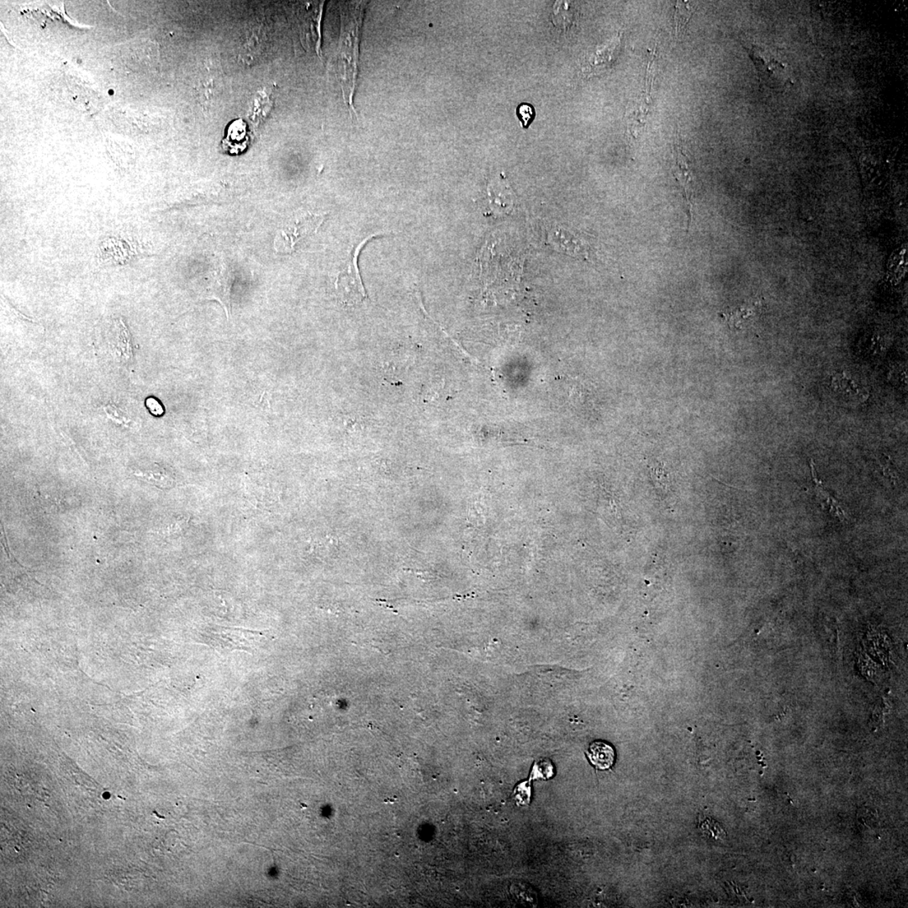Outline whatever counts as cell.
<instances>
[{
    "label": "cell",
    "mask_w": 908,
    "mask_h": 908,
    "mask_svg": "<svg viewBox=\"0 0 908 908\" xmlns=\"http://www.w3.org/2000/svg\"><path fill=\"white\" fill-rule=\"evenodd\" d=\"M366 4L367 2L354 1L340 6L342 30L337 55L338 78L347 107L356 117L354 97L359 73L360 29Z\"/></svg>",
    "instance_id": "cell-1"
},
{
    "label": "cell",
    "mask_w": 908,
    "mask_h": 908,
    "mask_svg": "<svg viewBox=\"0 0 908 908\" xmlns=\"http://www.w3.org/2000/svg\"><path fill=\"white\" fill-rule=\"evenodd\" d=\"M381 235L374 234L361 241L359 244L352 248L346 259L342 270L338 273L335 285L338 297L342 302L347 305H354L367 298V294L361 279L358 259L364 246L374 238Z\"/></svg>",
    "instance_id": "cell-2"
},
{
    "label": "cell",
    "mask_w": 908,
    "mask_h": 908,
    "mask_svg": "<svg viewBox=\"0 0 908 908\" xmlns=\"http://www.w3.org/2000/svg\"><path fill=\"white\" fill-rule=\"evenodd\" d=\"M322 216L307 214L300 216L299 218L290 222L288 227L280 231L275 238V248L280 251L290 253L295 251V246L301 239L307 238L319 228L323 222Z\"/></svg>",
    "instance_id": "cell-3"
},
{
    "label": "cell",
    "mask_w": 908,
    "mask_h": 908,
    "mask_svg": "<svg viewBox=\"0 0 908 908\" xmlns=\"http://www.w3.org/2000/svg\"><path fill=\"white\" fill-rule=\"evenodd\" d=\"M748 53L761 80L769 85L784 83L786 76L785 64L780 61L770 51L753 46Z\"/></svg>",
    "instance_id": "cell-4"
},
{
    "label": "cell",
    "mask_w": 908,
    "mask_h": 908,
    "mask_svg": "<svg viewBox=\"0 0 908 908\" xmlns=\"http://www.w3.org/2000/svg\"><path fill=\"white\" fill-rule=\"evenodd\" d=\"M675 166L674 168V175L680 186L682 187L684 191V197L687 205V212L690 217V221L692 218V207L694 204L695 191H696V179L692 172V168L689 164L687 157L685 155L682 148L676 145L675 147Z\"/></svg>",
    "instance_id": "cell-5"
},
{
    "label": "cell",
    "mask_w": 908,
    "mask_h": 908,
    "mask_svg": "<svg viewBox=\"0 0 908 908\" xmlns=\"http://www.w3.org/2000/svg\"><path fill=\"white\" fill-rule=\"evenodd\" d=\"M810 467L811 470H812L815 493H816L818 502L822 505L823 508L828 509L829 512L840 519L841 522H845L846 515L844 510L841 507L840 502L833 498L831 494L824 488L823 482L818 479L813 460L810 461Z\"/></svg>",
    "instance_id": "cell-6"
},
{
    "label": "cell",
    "mask_w": 908,
    "mask_h": 908,
    "mask_svg": "<svg viewBox=\"0 0 908 908\" xmlns=\"http://www.w3.org/2000/svg\"><path fill=\"white\" fill-rule=\"evenodd\" d=\"M591 763L598 770H608L615 762V750L602 741H596L590 745L586 753Z\"/></svg>",
    "instance_id": "cell-7"
},
{
    "label": "cell",
    "mask_w": 908,
    "mask_h": 908,
    "mask_svg": "<svg viewBox=\"0 0 908 908\" xmlns=\"http://www.w3.org/2000/svg\"><path fill=\"white\" fill-rule=\"evenodd\" d=\"M618 44L619 38L613 39L608 46H606L604 48L597 51L596 54L590 59V67L591 68V70H593L591 73H594L596 70H600L602 68H606V66L611 63V62L604 57H606V56H608V57H613L615 50L617 49Z\"/></svg>",
    "instance_id": "cell-8"
},
{
    "label": "cell",
    "mask_w": 908,
    "mask_h": 908,
    "mask_svg": "<svg viewBox=\"0 0 908 908\" xmlns=\"http://www.w3.org/2000/svg\"><path fill=\"white\" fill-rule=\"evenodd\" d=\"M692 9H690L689 2L678 1L676 2L675 22L676 33H680L683 31L685 26L692 16Z\"/></svg>",
    "instance_id": "cell-9"
},
{
    "label": "cell",
    "mask_w": 908,
    "mask_h": 908,
    "mask_svg": "<svg viewBox=\"0 0 908 908\" xmlns=\"http://www.w3.org/2000/svg\"><path fill=\"white\" fill-rule=\"evenodd\" d=\"M560 246H562L565 251L571 252L574 256H581L586 253L585 246L573 236L560 233Z\"/></svg>",
    "instance_id": "cell-10"
},
{
    "label": "cell",
    "mask_w": 908,
    "mask_h": 908,
    "mask_svg": "<svg viewBox=\"0 0 908 908\" xmlns=\"http://www.w3.org/2000/svg\"><path fill=\"white\" fill-rule=\"evenodd\" d=\"M754 316V310L752 308L743 307L731 310V312L724 314L727 322L731 327H740L743 325L744 320Z\"/></svg>",
    "instance_id": "cell-11"
},
{
    "label": "cell",
    "mask_w": 908,
    "mask_h": 908,
    "mask_svg": "<svg viewBox=\"0 0 908 908\" xmlns=\"http://www.w3.org/2000/svg\"><path fill=\"white\" fill-rule=\"evenodd\" d=\"M517 115L521 120L523 128H527L534 122L536 112L534 106L530 104H521L517 108Z\"/></svg>",
    "instance_id": "cell-12"
},
{
    "label": "cell",
    "mask_w": 908,
    "mask_h": 908,
    "mask_svg": "<svg viewBox=\"0 0 908 908\" xmlns=\"http://www.w3.org/2000/svg\"><path fill=\"white\" fill-rule=\"evenodd\" d=\"M147 406L152 415L159 416L164 414L163 406L154 398H148Z\"/></svg>",
    "instance_id": "cell-13"
}]
</instances>
